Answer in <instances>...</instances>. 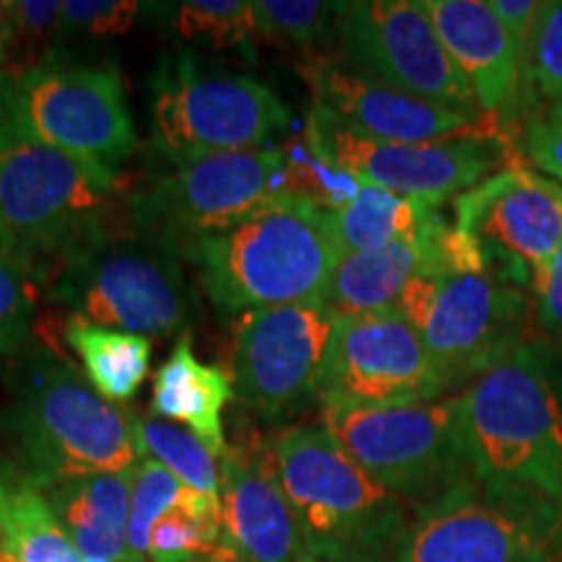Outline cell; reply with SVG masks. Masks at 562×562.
<instances>
[{"label": "cell", "instance_id": "obj_1", "mask_svg": "<svg viewBox=\"0 0 562 562\" xmlns=\"http://www.w3.org/2000/svg\"><path fill=\"white\" fill-rule=\"evenodd\" d=\"M123 182L30 136L0 100V256L45 290L121 220Z\"/></svg>", "mask_w": 562, "mask_h": 562}, {"label": "cell", "instance_id": "obj_40", "mask_svg": "<svg viewBox=\"0 0 562 562\" xmlns=\"http://www.w3.org/2000/svg\"><path fill=\"white\" fill-rule=\"evenodd\" d=\"M302 562H323V560H318V558H313V554H311V558H307V560H302Z\"/></svg>", "mask_w": 562, "mask_h": 562}, {"label": "cell", "instance_id": "obj_19", "mask_svg": "<svg viewBox=\"0 0 562 562\" xmlns=\"http://www.w3.org/2000/svg\"><path fill=\"white\" fill-rule=\"evenodd\" d=\"M300 76L313 91V104L339 121L344 128L375 140L422 144L476 131L495 121L461 115L417 100L404 91L370 79L336 55H311L300 63Z\"/></svg>", "mask_w": 562, "mask_h": 562}, {"label": "cell", "instance_id": "obj_30", "mask_svg": "<svg viewBox=\"0 0 562 562\" xmlns=\"http://www.w3.org/2000/svg\"><path fill=\"white\" fill-rule=\"evenodd\" d=\"M140 446H144V456L159 461L167 472H172L178 480L195 492L203 495L220 497L222 474L220 461L209 451V446L201 438L180 427L178 422H170L157 414L140 417Z\"/></svg>", "mask_w": 562, "mask_h": 562}, {"label": "cell", "instance_id": "obj_23", "mask_svg": "<svg viewBox=\"0 0 562 562\" xmlns=\"http://www.w3.org/2000/svg\"><path fill=\"white\" fill-rule=\"evenodd\" d=\"M232 378L220 364H203L193 355L191 334H182L172 355L154 372L151 412L157 417L180 422L222 459L227 451L222 412L229 404Z\"/></svg>", "mask_w": 562, "mask_h": 562}, {"label": "cell", "instance_id": "obj_7", "mask_svg": "<svg viewBox=\"0 0 562 562\" xmlns=\"http://www.w3.org/2000/svg\"><path fill=\"white\" fill-rule=\"evenodd\" d=\"M172 243L112 229L50 279L47 300L97 326L138 336H172L191 323L195 300Z\"/></svg>", "mask_w": 562, "mask_h": 562}, {"label": "cell", "instance_id": "obj_8", "mask_svg": "<svg viewBox=\"0 0 562 562\" xmlns=\"http://www.w3.org/2000/svg\"><path fill=\"white\" fill-rule=\"evenodd\" d=\"M13 121L42 144L121 178L138 149L123 74L110 58H81L58 47L19 79H0Z\"/></svg>", "mask_w": 562, "mask_h": 562}, {"label": "cell", "instance_id": "obj_36", "mask_svg": "<svg viewBox=\"0 0 562 562\" xmlns=\"http://www.w3.org/2000/svg\"><path fill=\"white\" fill-rule=\"evenodd\" d=\"M521 151L539 172L562 182V102H533L526 108Z\"/></svg>", "mask_w": 562, "mask_h": 562}, {"label": "cell", "instance_id": "obj_34", "mask_svg": "<svg viewBox=\"0 0 562 562\" xmlns=\"http://www.w3.org/2000/svg\"><path fill=\"white\" fill-rule=\"evenodd\" d=\"M146 13L149 3H136V0H66L58 26V47H66L70 42L123 37Z\"/></svg>", "mask_w": 562, "mask_h": 562}, {"label": "cell", "instance_id": "obj_28", "mask_svg": "<svg viewBox=\"0 0 562 562\" xmlns=\"http://www.w3.org/2000/svg\"><path fill=\"white\" fill-rule=\"evenodd\" d=\"M222 537L220 497L186 487L180 501L154 526L149 562H224Z\"/></svg>", "mask_w": 562, "mask_h": 562}, {"label": "cell", "instance_id": "obj_16", "mask_svg": "<svg viewBox=\"0 0 562 562\" xmlns=\"http://www.w3.org/2000/svg\"><path fill=\"white\" fill-rule=\"evenodd\" d=\"M456 229L492 273L531 294L562 245V182L510 161L456 199Z\"/></svg>", "mask_w": 562, "mask_h": 562}, {"label": "cell", "instance_id": "obj_31", "mask_svg": "<svg viewBox=\"0 0 562 562\" xmlns=\"http://www.w3.org/2000/svg\"><path fill=\"white\" fill-rule=\"evenodd\" d=\"M60 0H16L0 26V79L11 81L58 50Z\"/></svg>", "mask_w": 562, "mask_h": 562}, {"label": "cell", "instance_id": "obj_11", "mask_svg": "<svg viewBox=\"0 0 562 562\" xmlns=\"http://www.w3.org/2000/svg\"><path fill=\"white\" fill-rule=\"evenodd\" d=\"M323 430L372 480L402 497L425 505L459 484L469 472L463 451L459 393L406 406H321Z\"/></svg>", "mask_w": 562, "mask_h": 562}, {"label": "cell", "instance_id": "obj_17", "mask_svg": "<svg viewBox=\"0 0 562 562\" xmlns=\"http://www.w3.org/2000/svg\"><path fill=\"white\" fill-rule=\"evenodd\" d=\"M334 323L326 305L243 313L232 336V385L245 409L279 422L318 398Z\"/></svg>", "mask_w": 562, "mask_h": 562}, {"label": "cell", "instance_id": "obj_13", "mask_svg": "<svg viewBox=\"0 0 562 562\" xmlns=\"http://www.w3.org/2000/svg\"><path fill=\"white\" fill-rule=\"evenodd\" d=\"M334 55L370 79L417 100L474 121L487 117L440 42L425 0L347 3Z\"/></svg>", "mask_w": 562, "mask_h": 562}, {"label": "cell", "instance_id": "obj_26", "mask_svg": "<svg viewBox=\"0 0 562 562\" xmlns=\"http://www.w3.org/2000/svg\"><path fill=\"white\" fill-rule=\"evenodd\" d=\"M63 341L79 357L87 381L112 404H128L146 381L151 364V339L97 326L68 315Z\"/></svg>", "mask_w": 562, "mask_h": 562}, {"label": "cell", "instance_id": "obj_3", "mask_svg": "<svg viewBox=\"0 0 562 562\" xmlns=\"http://www.w3.org/2000/svg\"><path fill=\"white\" fill-rule=\"evenodd\" d=\"M469 472L490 495L562 524V406L524 344L459 393Z\"/></svg>", "mask_w": 562, "mask_h": 562}, {"label": "cell", "instance_id": "obj_41", "mask_svg": "<svg viewBox=\"0 0 562 562\" xmlns=\"http://www.w3.org/2000/svg\"><path fill=\"white\" fill-rule=\"evenodd\" d=\"M83 562H110V560H83Z\"/></svg>", "mask_w": 562, "mask_h": 562}, {"label": "cell", "instance_id": "obj_18", "mask_svg": "<svg viewBox=\"0 0 562 562\" xmlns=\"http://www.w3.org/2000/svg\"><path fill=\"white\" fill-rule=\"evenodd\" d=\"M224 562H302L311 558L281 487L271 442L245 438L222 456Z\"/></svg>", "mask_w": 562, "mask_h": 562}, {"label": "cell", "instance_id": "obj_37", "mask_svg": "<svg viewBox=\"0 0 562 562\" xmlns=\"http://www.w3.org/2000/svg\"><path fill=\"white\" fill-rule=\"evenodd\" d=\"M533 323L544 334L562 339V245L531 290Z\"/></svg>", "mask_w": 562, "mask_h": 562}, {"label": "cell", "instance_id": "obj_10", "mask_svg": "<svg viewBox=\"0 0 562 562\" xmlns=\"http://www.w3.org/2000/svg\"><path fill=\"white\" fill-rule=\"evenodd\" d=\"M136 191L125 195V220L136 232L182 248L240 222L273 195L286 193V149L157 159Z\"/></svg>", "mask_w": 562, "mask_h": 562}, {"label": "cell", "instance_id": "obj_6", "mask_svg": "<svg viewBox=\"0 0 562 562\" xmlns=\"http://www.w3.org/2000/svg\"><path fill=\"white\" fill-rule=\"evenodd\" d=\"M151 157L256 151L292 125L269 83L193 53L165 55L149 79Z\"/></svg>", "mask_w": 562, "mask_h": 562}, {"label": "cell", "instance_id": "obj_14", "mask_svg": "<svg viewBox=\"0 0 562 562\" xmlns=\"http://www.w3.org/2000/svg\"><path fill=\"white\" fill-rule=\"evenodd\" d=\"M560 552L562 524L467 476L419 505L391 562H558Z\"/></svg>", "mask_w": 562, "mask_h": 562}, {"label": "cell", "instance_id": "obj_20", "mask_svg": "<svg viewBox=\"0 0 562 562\" xmlns=\"http://www.w3.org/2000/svg\"><path fill=\"white\" fill-rule=\"evenodd\" d=\"M448 55L467 79L482 115L505 131L529 100V60L487 0H425Z\"/></svg>", "mask_w": 562, "mask_h": 562}, {"label": "cell", "instance_id": "obj_25", "mask_svg": "<svg viewBox=\"0 0 562 562\" xmlns=\"http://www.w3.org/2000/svg\"><path fill=\"white\" fill-rule=\"evenodd\" d=\"M328 220L341 256H349L409 240L427 224L440 220V211L435 203L406 199L375 186H360L355 199L328 209Z\"/></svg>", "mask_w": 562, "mask_h": 562}, {"label": "cell", "instance_id": "obj_24", "mask_svg": "<svg viewBox=\"0 0 562 562\" xmlns=\"http://www.w3.org/2000/svg\"><path fill=\"white\" fill-rule=\"evenodd\" d=\"M0 562H83L16 461L0 463Z\"/></svg>", "mask_w": 562, "mask_h": 562}, {"label": "cell", "instance_id": "obj_38", "mask_svg": "<svg viewBox=\"0 0 562 562\" xmlns=\"http://www.w3.org/2000/svg\"><path fill=\"white\" fill-rule=\"evenodd\" d=\"M492 9H495L497 19L503 21V26L508 30L513 42L518 45V50L529 60L533 34H537L539 19H542L544 5L539 0H490Z\"/></svg>", "mask_w": 562, "mask_h": 562}, {"label": "cell", "instance_id": "obj_29", "mask_svg": "<svg viewBox=\"0 0 562 562\" xmlns=\"http://www.w3.org/2000/svg\"><path fill=\"white\" fill-rule=\"evenodd\" d=\"M347 11V3H323V0H256L252 19H256L258 37L300 50L305 58L326 55L323 50L334 47L339 40V26Z\"/></svg>", "mask_w": 562, "mask_h": 562}, {"label": "cell", "instance_id": "obj_21", "mask_svg": "<svg viewBox=\"0 0 562 562\" xmlns=\"http://www.w3.org/2000/svg\"><path fill=\"white\" fill-rule=\"evenodd\" d=\"M448 235L451 224L440 216L409 240L372 252L341 256L323 305L336 318L393 311L412 279L448 271Z\"/></svg>", "mask_w": 562, "mask_h": 562}, {"label": "cell", "instance_id": "obj_42", "mask_svg": "<svg viewBox=\"0 0 562 562\" xmlns=\"http://www.w3.org/2000/svg\"><path fill=\"white\" fill-rule=\"evenodd\" d=\"M201 562H220V560H201Z\"/></svg>", "mask_w": 562, "mask_h": 562}, {"label": "cell", "instance_id": "obj_15", "mask_svg": "<svg viewBox=\"0 0 562 562\" xmlns=\"http://www.w3.org/2000/svg\"><path fill=\"white\" fill-rule=\"evenodd\" d=\"M446 391L419 331L398 311L336 318L323 362L321 406L427 404Z\"/></svg>", "mask_w": 562, "mask_h": 562}, {"label": "cell", "instance_id": "obj_4", "mask_svg": "<svg viewBox=\"0 0 562 562\" xmlns=\"http://www.w3.org/2000/svg\"><path fill=\"white\" fill-rule=\"evenodd\" d=\"M222 313L323 305L341 261L328 209L279 193L232 227L182 248Z\"/></svg>", "mask_w": 562, "mask_h": 562}, {"label": "cell", "instance_id": "obj_5", "mask_svg": "<svg viewBox=\"0 0 562 562\" xmlns=\"http://www.w3.org/2000/svg\"><path fill=\"white\" fill-rule=\"evenodd\" d=\"M273 463L307 552L323 562H391L409 524L385 490L323 427H290L271 440Z\"/></svg>", "mask_w": 562, "mask_h": 562}, {"label": "cell", "instance_id": "obj_9", "mask_svg": "<svg viewBox=\"0 0 562 562\" xmlns=\"http://www.w3.org/2000/svg\"><path fill=\"white\" fill-rule=\"evenodd\" d=\"M393 311L417 328L448 391L467 389L524 347L533 318L531 294L487 266L422 273L404 286Z\"/></svg>", "mask_w": 562, "mask_h": 562}, {"label": "cell", "instance_id": "obj_2", "mask_svg": "<svg viewBox=\"0 0 562 562\" xmlns=\"http://www.w3.org/2000/svg\"><path fill=\"white\" fill-rule=\"evenodd\" d=\"M3 383V427L32 476L117 474L144 459L138 414L108 402L40 326Z\"/></svg>", "mask_w": 562, "mask_h": 562}, {"label": "cell", "instance_id": "obj_39", "mask_svg": "<svg viewBox=\"0 0 562 562\" xmlns=\"http://www.w3.org/2000/svg\"><path fill=\"white\" fill-rule=\"evenodd\" d=\"M5 9H9V3H0V26H3V19H5Z\"/></svg>", "mask_w": 562, "mask_h": 562}, {"label": "cell", "instance_id": "obj_33", "mask_svg": "<svg viewBox=\"0 0 562 562\" xmlns=\"http://www.w3.org/2000/svg\"><path fill=\"white\" fill-rule=\"evenodd\" d=\"M30 271L0 256V381L37 334V294Z\"/></svg>", "mask_w": 562, "mask_h": 562}, {"label": "cell", "instance_id": "obj_35", "mask_svg": "<svg viewBox=\"0 0 562 562\" xmlns=\"http://www.w3.org/2000/svg\"><path fill=\"white\" fill-rule=\"evenodd\" d=\"M533 102H562V0L544 5L531 42L526 108Z\"/></svg>", "mask_w": 562, "mask_h": 562}, {"label": "cell", "instance_id": "obj_32", "mask_svg": "<svg viewBox=\"0 0 562 562\" xmlns=\"http://www.w3.org/2000/svg\"><path fill=\"white\" fill-rule=\"evenodd\" d=\"M182 484L172 472H167L159 461H138L131 487V516H128V550L123 562H149V542L154 526L175 503L180 501Z\"/></svg>", "mask_w": 562, "mask_h": 562}, {"label": "cell", "instance_id": "obj_22", "mask_svg": "<svg viewBox=\"0 0 562 562\" xmlns=\"http://www.w3.org/2000/svg\"><path fill=\"white\" fill-rule=\"evenodd\" d=\"M138 467V463H136ZM136 467L117 474L32 476L83 560L123 562Z\"/></svg>", "mask_w": 562, "mask_h": 562}, {"label": "cell", "instance_id": "obj_12", "mask_svg": "<svg viewBox=\"0 0 562 562\" xmlns=\"http://www.w3.org/2000/svg\"><path fill=\"white\" fill-rule=\"evenodd\" d=\"M305 140L323 161L360 186H375L435 206L459 199L510 165L508 131L497 123L451 138L402 144L360 136L313 104Z\"/></svg>", "mask_w": 562, "mask_h": 562}, {"label": "cell", "instance_id": "obj_27", "mask_svg": "<svg viewBox=\"0 0 562 562\" xmlns=\"http://www.w3.org/2000/svg\"><path fill=\"white\" fill-rule=\"evenodd\" d=\"M149 16L161 19L167 37L209 50H240L256 60V19L248 0H182L149 3Z\"/></svg>", "mask_w": 562, "mask_h": 562}]
</instances>
